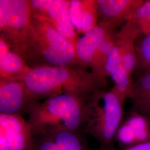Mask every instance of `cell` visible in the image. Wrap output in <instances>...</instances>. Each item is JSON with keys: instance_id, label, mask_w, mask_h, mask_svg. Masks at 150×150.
Wrapping results in <instances>:
<instances>
[{"instance_id": "24", "label": "cell", "mask_w": 150, "mask_h": 150, "mask_svg": "<svg viewBox=\"0 0 150 150\" xmlns=\"http://www.w3.org/2000/svg\"><path fill=\"white\" fill-rule=\"evenodd\" d=\"M133 110L137 111L145 116L150 117V102L141 105L138 107L133 108Z\"/></svg>"}, {"instance_id": "1", "label": "cell", "mask_w": 150, "mask_h": 150, "mask_svg": "<svg viewBox=\"0 0 150 150\" xmlns=\"http://www.w3.org/2000/svg\"><path fill=\"white\" fill-rule=\"evenodd\" d=\"M22 81L29 103L64 93L89 96L103 90L106 83V80L81 66H35L30 68Z\"/></svg>"}, {"instance_id": "22", "label": "cell", "mask_w": 150, "mask_h": 150, "mask_svg": "<svg viewBox=\"0 0 150 150\" xmlns=\"http://www.w3.org/2000/svg\"><path fill=\"white\" fill-rule=\"evenodd\" d=\"M32 150H59L54 139L50 135L33 138Z\"/></svg>"}, {"instance_id": "20", "label": "cell", "mask_w": 150, "mask_h": 150, "mask_svg": "<svg viewBox=\"0 0 150 150\" xmlns=\"http://www.w3.org/2000/svg\"><path fill=\"white\" fill-rule=\"evenodd\" d=\"M129 21L133 22L139 29V38L150 34V0H144Z\"/></svg>"}, {"instance_id": "19", "label": "cell", "mask_w": 150, "mask_h": 150, "mask_svg": "<svg viewBox=\"0 0 150 150\" xmlns=\"http://www.w3.org/2000/svg\"><path fill=\"white\" fill-rule=\"evenodd\" d=\"M150 95V71L139 75L133 81L129 96L133 107L142 102Z\"/></svg>"}, {"instance_id": "16", "label": "cell", "mask_w": 150, "mask_h": 150, "mask_svg": "<svg viewBox=\"0 0 150 150\" xmlns=\"http://www.w3.org/2000/svg\"><path fill=\"white\" fill-rule=\"evenodd\" d=\"M49 135L54 139L59 150H90L86 134L83 131H60Z\"/></svg>"}, {"instance_id": "2", "label": "cell", "mask_w": 150, "mask_h": 150, "mask_svg": "<svg viewBox=\"0 0 150 150\" xmlns=\"http://www.w3.org/2000/svg\"><path fill=\"white\" fill-rule=\"evenodd\" d=\"M88 97L64 93L30 103L25 112L33 138L60 131H83Z\"/></svg>"}, {"instance_id": "14", "label": "cell", "mask_w": 150, "mask_h": 150, "mask_svg": "<svg viewBox=\"0 0 150 150\" xmlns=\"http://www.w3.org/2000/svg\"><path fill=\"white\" fill-rule=\"evenodd\" d=\"M30 68L10 44L0 37V75L22 81Z\"/></svg>"}, {"instance_id": "7", "label": "cell", "mask_w": 150, "mask_h": 150, "mask_svg": "<svg viewBox=\"0 0 150 150\" xmlns=\"http://www.w3.org/2000/svg\"><path fill=\"white\" fill-rule=\"evenodd\" d=\"M150 141V117L132 109L122 120L115 137L120 150Z\"/></svg>"}, {"instance_id": "6", "label": "cell", "mask_w": 150, "mask_h": 150, "mask_svg": "<svg viewBox=\"0 0 150 150\" xmlns=\"http://www.w3.org/2000/svg\"><path fill=\"white\" fill-rule=\"evenodd\" d=\"M30 4L33 13L42 17L75 46L78 37L67 16L69 1L32 0Z\"/></svg>"}, {"instance_id": "18", "label": "cell", "mask_w": 150, "mask_h": 150, "mask_svg": "<svg viewBox=\"0 0 150 150\" xmlns=\"http://www.w3.org/2000/svg\"><path fill=\"white\" fill-rule=\"evenodd\" d=\"M135 47L136 66L134 74L137 77L150 71V33L138 38L136 41Z\"/></svg>"}, {"instance_id": "5", "label": "cell", "mask_w": 150, "mask_h": 150, "mask_svg": "<svg viewBox=\"0 0 150 150\" xmlns=\"http://www.w3.org/2000/svg\"><path fill=\"white\" fill-rule=\"evenodd\" d=\"M32 15L30 1L0 0V37L20 54L30 32Z\"/></svg>"}, {"instance_id": "25", "label": "cell", "mask_w": 150, "mask_h": 150, "mask_svg": "<svg viewBox=\"0 0 150 150\" xmlns=\"http://www.w3.org/2000/svg\"><path fill=\"white\" fill-rule=\"evenodd\" d=\"M0 150H10L9 145L2 129L0 128Z\"/></svg>"}, {"instance_id": "23", "label": "cell", "mask_w": 150, "mask_h": 150, "mask_svg": "<svg viewBox=\"0 0 150 150\" xmlns=\"http://www.w3.org/2000/svg\"><path fill=\"white\" fill-rule=\"evenodd\" d=\"M100 150H117L115 147L114 144L107 147H100ZM119 150H150V141L134 145L128 148Z\"/></svg>"}, {"instance_id": "27", "label": "cell", "mask_w": 150, "mask_h": 150, "mask_svg": "<svg viewBox=\"0 0 150 150\" xmlns=\"http://www.w3.org/2000/svg\"></svg>"}, {"instance_id": "15", "label": "cell", "mask_w": 150, "mask_h": 150, "mask_svg": "<svg viewBox=\"0 0 150 150\" xmlns=\"http://www.w3.org/2000/svg\"><path fill=\"white\" fill-rule=\"evenodd\" d=\"M117 32L116 30L109 29L106 36L98 45L91 72L104 80V69L107 58L116 43Z\"/></svg>"}, {"instance_id": "11", "label": "cell", "mask_w": 150, "mask_h": 150, "mask_svg": "<svg viewBox=\"0 0 150 150\" xmlns=\"http://www.w3.org/2000/svg\"><path fill=\"white\" fill-rule=\"evenodd\" d=\"M67 16L77 34L89 32L98 23L97 1H69Z\"/></svg>"}, {"instance_id": "8", "label": "cell", "mask_w": 150, "mask_h": 150, "mask_svg": "<svg viewBox=\"0 0 150 150\" xmlns=\"http://www.w3.org/2000/svg\"><path fill=\"white\" fill-rule=\"evenodd\" d=\"M144 0H97L98 23L116 30L129 21Z\"/></svg>"}, {"instance_id": "21", "label": "cell", "mask_w": 150, "mask_h": 150, "mask_svg": "<svg viewBox=\"0 0 150 150\" xmlns=\"http://www.w3.org/2000/svg\"><path fill=\"white\" fill-rule=\"evenodd\" d=\"M122 66V57L117 44L116 43L111 50L106 62L104 69V76H110L114 71Z\"/></svg>"}, {"instance_id": "4", "label": "cell", "mask_w": 150, "mask_h": 150, "mask_svg": "<svg viewBox=\"0 0 150 150\" xmlns=\"http://www.w3.org/2000/svg\"><path fill=\"white\" fill-rule=\"evenodd\" d=\"M123 105L112 91L104 89L88 97L83 132L96 139L100 147L113 145L123 116Z\"/></svg>"}, {"instance_id": "9", "label": "cell", "mask_w": 150, "mask_h": 150, "mask_svg": "<svg viewBox=\"0 0 150 150\" xmlns=\"http://www.w3.org/2000/svg\"><path fill=\"white\" fill-rule=\"evenodd\" d=\"M28 104L23 81L0 75V114L21 115Z\"/></svg>"}, {"instance_id": "17", "label": "cell", "mask_w": 150, "mask_h": 150, "mask_svg": "<svg viewBox=\"0 0 150 150\" xmlns=\"http://www.w3.org/2000/svg\"><path fill=\"white\" fill-rule=\"evenodd\" d=\"M114 82V86L111 91L113 92L118 100L125 105L127 98H129L133 84L132 76L129 75L123 66L114 71L110 76Z\"/></svg>"}, {"instance_id": "3", "label": "cell", "mask_w": 150, "mask_h": 150, "mask_svg": "<svg viewBox=\"0 0 150 150\" xmlns=\"http://www.w3.org/2000/svg\"><path fill=\"white\" fill-rule=\"evenodd\" d=\"M32 13L30 32L21 54L26 62H35V66H81L74 45L42 17Z\"/></svg>"}, {"instance_id": "10", "label": "cell", "mask_w": 150, "mask_h": 150, "mask_svg": "<svg viewBox=\"0 0 150 150\" xmlns=\"http://www.w3.org/2000/svg\"><path fill=\"white\" fill-rule=\"evenodd\" d=\"M0 128L8 141L9 150H32L33 137L30 127L21 115L0 114Z\"/></svg>"}, {"instance_id": "26", "label": "cell", "mask_w": 150, "mask_h": 150, "mask_svg": "<svg viewBox=\"0 0 150 150\" xmlns=\"http://www.w3.org/2000/svg\"><path fill=\"white\" fill-rule=\"evenodd\" d=\"M150 102V95L148 97H147L146 98H145V100L142 101V102H141V103H139V105H138L137 106H135V107H134L133 108H136V107H138V106H139L140 105H143V104H145V103H148V102Z\"/></svg>"}, {"instance_id": "13", "label": "cell", "mask_w": 150, "mask_h": 150, "mask_svg": "<svg viewBox=\"0 0 150 150\" xmlns=\"http://www.w3.org/2000/svg\"><path fill=\"white\" fill-rule=\"evenodd\" d=\"M139 36V29L131 21L127 22L117 32L116 43L121 54L122 66L131 76L136 66L135 43Z\"/></svg>"}, {"instance_id": "12", "label": "cell", "mask_w": 150, "mask_h": 150, "mask_svg": "<svg viewBox=\"0 0 150 150\" xmlns=\"http://www.w3.org/2000/svg\"><path fill=\"white\" fill-rule=\"evenodd\" d=\"M109 29L111 28L98 23L91 31L83 34L81 38H78L75 47L77 59L81 67L91 69L97 47Z\"/></svg>"}]
</instances>
